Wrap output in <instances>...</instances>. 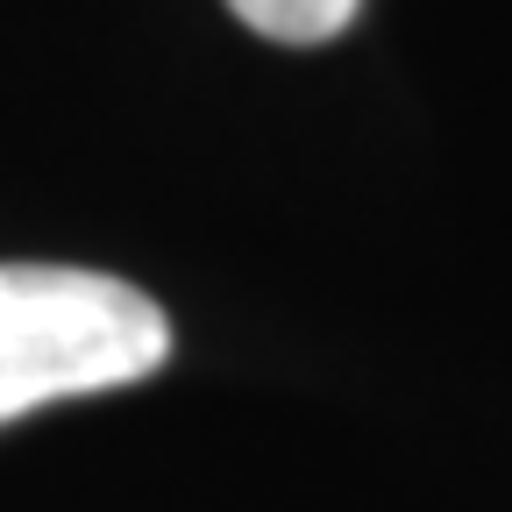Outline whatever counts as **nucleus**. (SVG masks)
<instances>
[{
  "label": "nucleus",
  "mask_w": 512,
  "mask_h": 512,
  "mask_svg": "<svg viewBox=\"0 0 512 512\" xmlns=\"http://www.w3.org/2000/svg\"><path fill=\"white\" fill-rule=\"evenodd\" d=\"M228 8L256 29V36H271V43H328L356 22L363 0H228Z\"/></svg>",
  "instance_id": "2"
},
{
  "label": "nucleus",
  "mask_w": 512,
  "mask_h": 512,
  "mask_svg": "<svg viewBox=\"0 0 512 512\" xmlns=\"http://www.w3.org/2000/svg\"><path fill=\"white\" fill-rule=\"evenodd\" d=\"M171 320L150 292L79 264H0V427L150 377Z\"/></svg>",
  "instance_id": "1"
}]
</instances>
